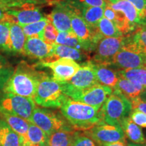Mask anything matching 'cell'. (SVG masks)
<instances>
[{
	"mask_svg": "<svg viewBox=\"0 0 146 146\" xmlns=\"http://www.w3.org/2000/svg\"><path fill=\"white\" fill-rule=\"evenodd\" d=\"M47 75L43 71L36 70L35 66L21 61L5 83L3 91L33 99L40 81Z\"/></svg>",
	"mask_w": 146,
	"mask_h": 146,
	"instance_id": "cell-1",
	"label": "cell"
},
{
	"mask_svg": "<svg viewBox=\"0 0 146 146\" xmlns=\"http://www.w3.org/2000/svg\"><path fill=\"white\" fill-rule=\"evenodd\" d=\"M62 115L75 130L87 131L104 123L100 109L68 98L60 108Z\"/></svg>",
	"mask_w": 146,
	"mask_h": 146,
	"instance_id": "cell-2",
	"label": "cell"
},
{
	"mask_svg": "<svg viewBox=\"0 0 146 146\" xmlns=\"http://www.w3.org/2000/svg\"><path fill=\"white\" fill-rule=\"evenodd\" d=\"M68 98L64 91L62 83L47 75L40 81L33 100L41 107L60 108Z\"/></svg>",
	"mask_w": 146,
	"mask_h": 146,
	"instance_id": "cell-3",
	"label": "cell"
},
{
	"mask_svg": "<svg viewBox=\"0 0 146 146\" xmlns=\"http://www.w3.org/2000/svg\"><path fill=\"white\" fill-rule=\"evenodd\" d=\"M64 94L74 101L79 102L100 109L108 97L112 94L111 87L97 83L89 88L78 90L72 88L68 83H62Z\"/></svg>",
	"mask_w": 146,
	"mask_h": 146,
	"instance_id": "cell-4",
	"label": "cell"
},
{
	"mask_svg": "<svg viewBox=\"0 0 146 146\" xmlns=\"http://www.w3.org/2000/svg\"><path fill=\"white\" fill-rule=\"evenodd\" d=\"M131 111L130 100L115 90L100 108L104 123L112 125H120L124 118L129 117Z\"/></svg>",
	"mask_w": 146,
	"mask_h": 146,
	"instance_id": "cell-5",
	"label": "cell"
},
{
	"mask_svg": "<svg viewBox=\"0 0 146 146\" xmlns=\"http://www.w3.org/2000/svg\"><path fill=\"white\" fill-rule=\"evenodd\" d=\"M110 66L121 70L146 68V56L134 44L131 35L126 36L123 45L113 58Z\"/></svg>",
	"mask_w": 146,
	"mask_h": 146,
	"instance_id": "cell-6",
	"label": "cell"
},
{
	"mask_svg": "<svg viewBox=\"0 0 146 146\" xmlns=\"http://www.w3.org/2000/svg\"><path fill=\"white\" fill-rule=\"evenodd\" d=\"M35 108L33 98L8 93H4L0 98V112L19 116L29 122Z\"/></svg>",
	"mask_w": 146,
	"mask_h": 146,
	"instance_id": "cell-7",
	"label": "cell"
},
{
	"mask_svg": "<svg viewBox=\"0 0 146 146\" xmlns=\"http://www.w3.org/2000/svg\"><path fill=\"white\" fill-rule=\"evenodd\" d=\"M30 123L39 127L48 136L61 129H74L63 116L50 110L36 107L33 113Z\"/></svg>",
	"mask_w": 146,
	"mask_h": 146,
	"instance_id": "cell-8",
	"label": "cell"
},
{
	"mask_svg": "<svg viewBox=\"0 0 146 146\" xmlns=\"http://www.w3.org/2000/svg\"><path fill=\"white\" fill-rule=\"evenodd\" d=\"M1 21L20 26L41 21L46 18L35 5H25L20 8H9L3 11Z\"/></svg>",
	"mask_w": 146,
	"mask_h": 146,
	"instance_id": "cell-9",
	"label": "cell"
},
{
	"mask_svg": "<svg viewBox=\"0 0 146 146\" xmlns=\"http://www.w3.org/2000/svg\"><path fill=\"white\" fill-rule=\"evenodd\" d=\"M126 36L118 37H104L98 42L93 63L96 64L110 66L113 58L124 44Z\"/></svg>",
	"mask_w": 146,
	"mask_h": 146,
	"instance_id": "cell-10",
	"label": "cell"
},
{
	"mask_svg": "<svg viewBox=\"0 0 146 146\" xmlns=\"http://www.w3.org/2000/svg\"><path fill=\"white\" fill-rule=\"evenodd\" d=\"M84 134L98 144L116 141L126 142L125 133L120 125L102 123L85 131Z\"/></svg>",
	"mask_w": 146,
	"mask_h": 146,
	"instance_id": "cell-11",
	"label": "cell"
},
{
	"mask_svg": "<svg viewBox=\"0 0 146 146\" xmlns=\"http://www.w3.org/2000/svg\"><path fill=\"white\" fill-rule=\"evenodd\" d=\"M39 65L50 68L53 73L52 78L61 83L68 82L80 68L77 62L68 58H60L52 62H40Z\"/></svg>",
	"mask_w": 146,
	"mask_h": 146,
	"instance_id": "cell-12",
	"label": "cell"
},
{
	"mask_svg": "<svg viewBox=\"0 0 146 146\" xmlns=\"http://www.w3.org/2000/svg\"><path fill=\"white\" fill-rule=\"evenodd\" d=\"M76 8L65 1L57 3L51 13L46 16L58 32L72 33L71 16Z\"/></svg>",
	"mask_w": 146,
	"mask_h": 146,
	"instance_id": "cell-13",
	"label": "cell"
},
{
	"mask_svg": "<svg viewBox=\"0 0 146 146\" xmlns=\"http://www.w3.org/2000/svg\"><path fill=\"white\" fill-rule=\"evenodd\" d=\"M67 83L72 88L78 90L87 89L98 83L92 62L87 61L82 64L77 72Z\"/></svg>",
	"mask_w": 146,
	"mask_h": 146,
	"instance_id": "cell-14",
	"label": "cell"
},
{
	"mask_svg": "<svg viewBox=\"0 0 146 146\" xmlns=\"http://www.w3.org/2000/svg\"><path fill=\"white\" fill-rule=\"evenodd\" d=\"M24 51L25 56L43 62L52 54L53 45L47 44L39 38L27 37Z\"/></svg>",
	"mask_w": 146,
	"mask_h": 146,
	"instance_id": "cell-15",
	"label": "cell"
},
{
	"mask_svg": "<svg viewBox=\"0 0 146 146\" xmlns=\"http://www.w3.org/2000/svg\"><path fill=\"white\" fill-rule=\"evenodd\" d=\"M109 5L113 10L122 12L129 23L137 29L141 25L140 18L137 9L127 0H109Z\"/></svg>",
	"mask_w": 146,
	"mask_h": 146,
	"instance_id": "cell-16",
	"label": "cell"
},
{
	"mask_svg": "<svg viewBox=\"0 0 146 146\" xmlns=\"http://www.w3.org/2000/svg\"><path fill=\"white\" fill-rule=\"evenodd\" d=\"M85 58L86 56L82 51L65 45L54 44L52 54L45 61L41 62H52L60 58H68L74 61H82Z\"/></svg>",
	"mask_w": 146,
	"mask_h": 146,
	"instance_id": "cell-17",
	"label": "cell"
},
{
	"mask_svg": "<svg viewBox=\"0 0 146 146\" xmlns=\"http://www.w3.org/2000/svg\"><path fill=\"white\" fill-rule=\"evenodd\" d=\"M145 89V87L141 84L119 76L118 83L113 90L118 91L126 98L131 101L141 96Z\"/></svg>",
	"mask_w": 146,
	"mask_h": 146,
	"instance_id": "cell-18",
	"label": "cell"
},
{
	"mask_svg": "<svg viewBox=\"0 0 146 146\" xmlns=\"http://www.w3.org/2000/svg\"><path fill=\"white\" fill-rule=\"evenodd\" d=\"M94 64L97 82L102 85L111 87L112 89L118 83L119 75L118 71L110 68V66Z\"/></svg>",
	"mask_w": 146,
	"mask_h": 146,
	"instance_id": "cell-19",
	"label": "cell"
},
{
	"mask_svg": "<svg viewBox=\"0 0 146 146\" xmlns=\"http://www.w3.org/2000/svg\"><path fill=\"white\" fill-rule=\"evenodd\" d=\"M0 116L6 122L11 129L18 135L21 143L25 141L27 137L30 122L19 116L5 112H0Z\"/></svg>",
	"mask_w": 146,
	"mask_h": 146,
	"instance_id": "cell-20",
	"label": "cell"
},
{
	"mask_svg": "<svg viewBox=\"0 0 146 146\" xmlns=\"http://www.w3.org/2000/svg\"><path fill=\"white\" fill-rule=\"evenodd\" d=\"M49 136L34 124L30 123L27 137L21 146H49Z\"/></svg>",
	"mask_w": 146,
	"mask_h": 146,
	"instance_id": "cell-21",
	"label": "cell"
},
{
	"mask_svg": "<svg viewBox=\"0 0 146 146\" xmlns=\"http://www.w3.org/2000/svg\"><path fill=\"white\" fill-rule=\"evenodd\" d=\"M10 36L11 42V53L25 55V44L27 37L22 27L18 24H10Z\"/></svg>",
	"mask_w": 146,
	"mask_h": 146,
	"instance_id": "cell-22",
	"label": "cell"
},
{
	"mask_svg": "<svg viewBox=\"0 0 146 146\" xmlns=\"http://www.w3.org/2000/svg\"><path fill=\"white\" fill-rule=\"evenodd\" d=\"M120 126L123 129L125 135L134 143H144L146 140L141 129L133 123L130 118L127 117L122 120Z\"/></svg>",
	"mask_w": 146,
	"mask_h": 146,
	"instance_id": "cell-23",
	"label": "cell"
},
{
	"mask_svg": "<svg viewBox=\"0 0 146 146\" xmlns=\"http://www.w3.org/2000/svg\"><path fill=\"white\" fill-rule=\"evenodd\" d=\"M0 146H21L20 137L2 118H0Z\"/></svg>",
	"mask_w": 146,
	"mask_h": 146,
	"instance_id": "cell-24",
	"label": "cell"
},
{
	"mask_svg": "<svg viewBox=\"0 0 146 146\" xmlns=\"http://www.w3.org/2000/svg\"><path fill=\"white\" fill-rule=\"evenodd\" d=\"M74 129H61L55 131L49 136V146H71L74 133Z\"/></svg>",
	"mask_w": 146,
	"mask_h": 146,
	"instance_id": "cell-25",
	"label": "cell"
},
{
	"mask_svg": "<svg viewBox=\"0 0 146 146\" xmlns=\"http://www.w3.org/2000/svg\"><path fill=\"white\" fill-rule=\"evenodd\" d=\"M55 44L65 45L75 48L82 52H90L88 47L76 37L73 33L59 32Z\"/></svg>",
	"mask_w": 146,
	"mask_h": 146,
	"instance_id": "cell-26",
	"label": "cell"
},
{
	"mask_svg": "<svg viewBox=\"0 0 146 146\" xmlns=\"http://www.w3.org/2000/svg\"><path fill=\"white\" fill-rule=\"evenodd\" d=\"M104 8L98 6L84 7L81 10L82 18L89 27H96L99 21L104 17Z\"/></svg>",
	"mask_w": 146,
	"mask_h": 146,
	"instance_id": "cell-27",
	"label": "cell"
},
{
	"mask_svg": "<svg viewBox=\"0 0 146 146\" xmlns=\"http://www.w3.org/2000/svg\"><path fill=\"white\" fill-rule=\"evenodd\" d=\"M96 29L103 38L118 37L123 36L112 21L108 18L103 17L96 25Z\"/></svg>",
	"mask_w": 146,
	"mask_h": 146,
	"instance_id": "cell-28",
	"label": "cell"
},
{
	"mask_svg": "<svg viewBox=\"0 0 146 146\" xmlns=\"http://www.w3.org/2000/svg\"><path fill=\"white\" fill-rule=\"evenodd\" d=\"M118 72L120 76L141 84L146 88V68L124 69L118 71Z\"/></svg>",
	"mask_w": 146,
	"mask_h": 146,
	"instance_id": "cell-29",
	"label": "cell"
},
{
	"mask_svg": "<svg viewBox=\"0 0 146 146\" xmlns=\"http://www.w3.org/2000/svg\"><path fill=\"white\" fill-rule=\"evenodd\" d=\"M49 20L47 17L41 21L35 22L28 25H22L21 26L26 37H36L41 39L42 33L47 24L48 23Z\"/></svg>",
	"mask_w": 146,
	"mask_h": 146,
	"instance_id": "cell-30",
	"label": "cell"
},
{
	"mask_svg": "<svg viewBox=\"0 0 146 146\" xmlns=\"http://www.w3.org/2000/svg\"><path fill=\"white\" fill-rule=\"evenodd\" d=\"M10 25L8 22L0 21V50L11 53Z\"/></svg>",
	"mask_w": 146,
	"mask_h": 146,
	"instance_id": "cell-31",
	"label": "cell"
},
{
	"mask_svg": "<svg viewBox=\"0 0 146 146\" xmlns=\"http://www.w3.org/2000/svg\"><path fill=\"white\" fill-rule=\"evenodd\" d=\"M131 38L139 50L146 56V25H139Z\"/></svg>",
	"mask_w": 146,
	"mask_h": 146,
	"instance_id": "cell-32",
	"label": "cell"
},
{
	"mask_svg": "<svg viewBox=\"0 0 146 146\" xmlns=\"http://www.w3.org/2000/svg\"><path fill=\"white\" fill-rule=\"evenodd\" d=\"M14 70L12 64L0 54V89L3 90L5 83L13 74Z\"/></svg>",
	"mask_w": 146,
	"mask_h": 146,
	"instance_id": "cell-33",
	"label": "cell"
},
{
	"mask_svg": "<svg viewBox=\"0 0 146 146\" xmlns=\"http://www.w3.org/2000/svg\"><path fill=\"white\" fill-rule=\"evenodd\" d=\"M47 0H0V8L4 11L9 8H20L25 5L42 4Z\"/></svg>",
	"mask_w": 146,
	"mask_h": 146,
	"instance_id": "cell-34",
	"label": "cell"
},
{
	"mask_svg": "<svg viewBox=\"0 0 146 146\" xmlns=\"http://www.w3.org/2000/svg\"><path fill=\"white\" fill-rule=\"evenodd\" d=\"M64 1L79 10L84 7L89 6H98L105 8L110 3L109 0H64Z\"/></svg>",
	"mask_w": 146,
	"mask_h": 146,
	"instance_id": "cell-35",
	"label": "cell"
},
{
	"mask_svg": "<svg viewBox=\"0 0 146 146\" xmlns=\"http://www.w3.org/2000/svg\"><path fill=\"white\" fill-rule=\"evenodd\" d=\"M58 32L57 29L55 28L52 23L49 21L48 23L43 29L42 33L41 39L43 41L50 45H54L56 43V38H57Z\"/></svg>",
	"mask_w": 146,
	"mask_h": 146,
	"instance_id": "cell-36",
	"label": "cell"
},
{
	"mask_svg": "<svg viewBox=\"0 0 146 146\" xmlns=\"http://www.w3.org/2000/svg\"><path fill=\"white\" fill-rule=\"evenodd\" d=\"M71 146H98L96 142L85 134L79 132L74 133Z\"/></svg>",
	"mask_w": 146,
	"mask_h": 146,
	"instance_id": "cell-37",
	"label": "cell"
},
{
	"mask_svg": "<svg viewBox=\"0 0 146 146\" xmlns=\"http://www.w3.org/2000/svg\"><path fill=\"white\" fill-rule=\"evenodd\" d=\"M129 118L133 123L141 127L146 128V114L138 110H132Z\"/></svg>",
	"mask_w": 146,
	"mask_h": 146,
	"instance_id": "cell-38",
	"label": "cell"
},
{
	"mask_svg": "<svg viewBox=\"0 0 146 146\" xmlns=\"http://www.w3.org/2000/svg\"><path fill=\"white\" fill-rule=\"evenodd\" d=\"M132 110H138L146 114V101L142 100L140 97L131 100Z\"/></svg>",
	"mask_w": 146,
	"mask_h": 146,
	"instance_id": "cell-39",
	"label": "cell"
},
{
	"mask_svg": "<svg viewBox=\"0 0 146 146\" xmlns=\"http://www.w3.org/2000/svg\"><path fill=\"white\" fill-rule=\"evenodd\" d=\"M127 1L132 3L135 6V8L137 9L139 15L140 22H141L144 15L146 0H127Z\"/></svg>",
	"mask_w": 146,
	"mask_h": 146,
	"instance_id": "cell-40",
	"label": "cell"
},
{
	"mask_svg": "<svg viewBox=\"0 0 146 146\" xmlns=\"http://www.w3.org/2000/svg\"><path fill=\"white\" fill-rule=\"evenodd\" d=\"M99 146H127L126 145V142L124 141H116L113 143H104L98 144Z\"/></svg>",
	"mask_w": 146,
	"mask_h": 146,
	"instance_id": "cell-41",
	"label": "cell"
},
{
	"mask_svg": "<svg viewBox=\"0 0 146 146\" xmlns=\"http://www.w3.org/2000/svg\"><path fill=\"white\" fill-rule=\"evenodd\" d=\"M141 25H146V1L145 5V11H144V15L141 21Z\"/></svg>",
	"mask_w": 146,
	"mask_h": 146,
	"instance_id": "cell-42",
	"label": "cell"
},
{
	"mask_svg": "<svg viewBox=\"0 0 146 146\" xmlns=\"http://www.w3.org/2000/svg\"><path fill=\"white\" fill-rule=\"evenodd\" d=\"M127 146H146V142L144 143H128Z\"/></svg>",
	"mask_w": 146,
	"mask_h": 146,
	"instance_id": "cell-43",
	"label": "cell"
},
{
	"mask_svg": "<svg viewBox=\"0 0 146 146\" xmlns=\"http://www.w3.org/2000/svg\"><path fill=\"white\" fill-rule=\"evenodd\" d=\"M3 14H4V12H3L2 9L0 8V21L2 20V18L3 17Z\"/></svg>",
	"mask_w": 146,
	"mask_h": 146,
	"instance_id": "cell-44",
	"label": "cell"
},
{
	"mask_svg": "<svg viewBox=\"0 0 146 146\" xmlns=\"http://www.w3.org/2000/svg\"><path fill=\"white\" fill-rule=\"evenodd\" d=\"M140 98H141L142 100H145V101H146V94H142L141 95V96H140Z\"/></svg>",
	"mask_w": 146,
	"mask_h": 146,
	"instance_id": "cell-45",
	"label": "cell"
},
{
	"mask_svg": "<svg viewBox=\"0 0 146 146\" xmlns=\"http://www.w3.org/2000/svg\"><path fill=\"white\" fill-rule=\"evenodd\" d=\"M143 94H146V88H145V91H144L143 92Z\"/></svg>",
	"mask_w": 146,
	"mask_h": 146,
	"instance_id": "cell-46",
	"label": "cell"
}]
</instances>
